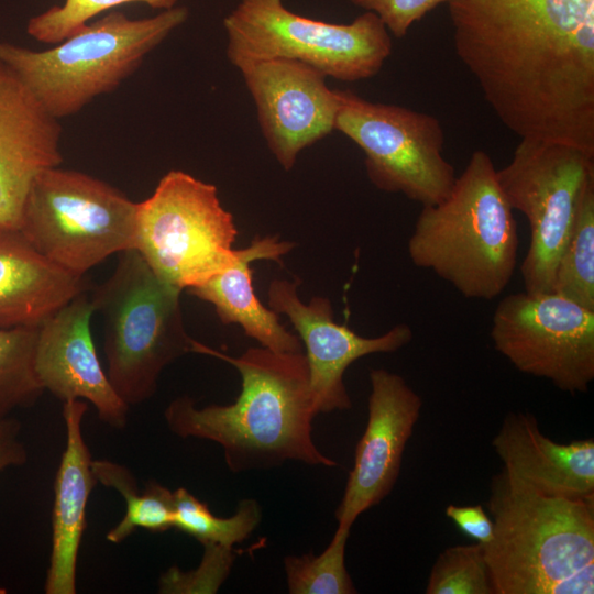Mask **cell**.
Masks as SVG:
<instances>
[{
	"mask_svg": "<svg viewBox=\"0 0 594 594\" xmlns=\"http://www.w3.org/2000/svg\"><path fill=\"white\" fill-rule=\"evenodd\" d=\"M38 327L0 328V417L32 406L44 392L34 371Z\"/></svg>",
	"mask_w": 594,
	"mask_h": 594,
	"instance_id": "d4e9b609",
	"label": "cell"
},
{
	"mask_svg": "<svg viewBox=\"0 0 594 594\" xmlns=\"http://www.w3.org/2000/svg\"><path fill=\"white\" fill-rule=\"evenodd\" d=\"M194 352L233 365L241 375V393L233 404L202 408L189 396L175 398L164 411L173 433L217 442L233 473L272 469L286 461L337 465L312 438L318 413L304 353H277L262 346L234 358L198 341Z\"/></svg>",
	"mask_w": 594,
	"mask_h": 594,
	"instance_id": "7a4b0ae2",
	"label": "cell"
},
{
	"mask_svg": "<svg viewBox=\"0 0 594 594\" xmlns=\"http://www.w3.org/2000/svg\"><path fill=\"white\" fill-rule=\"evenodd\" d=\"M490 155L474 151L449 196L422 206L408 240L414 265L432 271L462 296L491 300L517 264L518 233Z\"/></svg>",
	"mask_w": 594,
	"mask_h": 594,
	"instance_id": "277c9868",
	"label": "cell"
},
{
	"mask_svg": "<svg viewBox=\"0 0 594 594\" xmlns=\"http://www.w3.org/2000/svg\"><path fill=\"white\" fill-rule=\"evenodd\" d=\"M188 15L185 7L144 19L114 11L48 50L0 42V61L61 120L117 89Z\"/></svg>",
	"mask_w": 594,
	"mask_h": 594,
	"instance_id": "5b68a950",
	"label": "cell"
},
{
	"mask_svg": "<svg viewBox=\"0 0 594 594\" xmlns=\"http://www.w3.org/2000/svg\"><path fill=\"white\" fill-rule=\"evenodd\" d=\"M173 528L190 535L202 544L232 549L248 539L262 519V510L254 499L241 501L237 513L228 518L215 516L205 503L183 487L173 492Z\"/></svg>",
	"mask_w": 594,
	"mask_h": 594,
	"instance_id": "cb8c5ba5",
	"label": "cell"
},
{
	"mask_svg": "<svg viewBox=\"0 0 594 594\" xmlns=\"http://www.w3.org/2000/svg\"><path fill=\"white\" fill-rule=\"evenodd\" d=\"M204 546L205 557L199 568L189 573H182L176 568L169 569L160 580L161 593H200V591L208 593L207 586L205 590L204 584H200L204 583L200 580L207 579L211 580L218 587L221 585L232 564L231 548L216 544ZM208 590L210 591L209 587Z\"/></svg>",
	"mask_w": 594,
	"mask_h": 594,
	"instance_id": "f1b7e54d",
	"label": "cell"
},
{
	"mask_svg": "<svg viewBox=\"0 0 594 594\" xmlns=\"http://www.w3.org/2000/svg\"><path fill=\"white\" fill-rule=\"evenodd\" d=\"M178 0H65L63 4L33 16L28 22L26 32L36 41L57 44L69 37L90 19L99 13L125 3L141 2L153 9L168 10Z\"/></svg>",
	"mask_w": 594,
	"mask_h": 594,
	"instance_id": "83f0119b",
	"label": "cell"
},
{
	"mask_svg": "<svg viewBox=\"0 0 594 594\" xmlns=\"http://www.w3.org/2000/svg\"><path fill=\"white\" fill-rule=\"evenodd\" d=\"M21 424L11 417H0V472L7 468L21 466L28 460V452L19 439Z\"/></svg>",
	"mask_w": 594,
	"mask_h": 594,
	"instance_id": "1f68e13d",
	"label": "cell"
},
{
	"mask_svg": "<svg viewBox=\"0 0 594 594\" xmlns=\"http://www.w3.org/2000/svg\"><path fill=\"white\" fill-rule=\"evenodd\" d=\"M426 594H495L481 543L444 549L436 559Z\"/></svg>",
	"mask_w": 594,
	"mask_h": 594,
	"instance_id": "4316f807",
	"label": "cell"
},
{
	"mask_svg": "<svg viewBox=\"0 0 594 594\" xmlns=\"http://www.w3.org/2000/svg\"><path fill=\"white\" fill-rule=\"evenodd\" d=\"M552 292L594 310V180L583 193L556 267Z\"/></svg>",
	"mask_w": 594,
	"mask_h": 594,
	"instance_id": "603a6c76",
	"label": "cell"
},
{
	"mask_svg": "<svg viewBox=\"0 0 594 594\" xmlns=\"http://www.w3.org/2000/svg\"><path fill=\"white\" fill-rule=\"evenodd\" d=\"M95 314L86 293L76 296L38 327L34 371L44 391L59 400L85 399L101 421L128 422L129 405L116 393L97 355L90 330Z\"/></svg>",
	"mask_w": 594,
	"mask_h": 594,
	"instance_id": "2e32d148",
	"label": "cell"
},
{
	"mask_svg": "<svg viewBox=\"0 0 594 594\" xmlns=\"http://www.w3.org/2000/svg\"><path fill=\"white\" fill-rule=\"evenodd\" d=\"M351 528L338 526L330 543L316 556H287L284 569L290 594H355L345 568V547Z\"/></svg>",
	"mask_w": 594,
	"mask_h": 594,
	"instance_id": "484cf974",
	"label": "cell"
},
{
	"mask_svg": "<svg viewBox=\"0 0 594 594\" xmlns=\"http://www.w3.org/2000/svg\"><path fill=\"white\" fill-rule=\"evenodd\" d=\"M490 336L515 369L562 392L586 393L594 380V310L557 293L505 296Z\"/></svg>",
	"mask_w": 594,
	"mask_h": 594,
	"instance_id": "7c38bea8",
	"label": "cell"
},
{
	"mask_svg": "<svg viewBox=\"0 0 594 594\" xmlns=\"http://www.w3.org/2000/svg\"><path fill=\"white\" fill-rule=\"evenodd\" d=\"M496 176L508 205L530 229L520 267L525 292L551 293L583 193L594 180V155L563 143L520 139Z\"/></svg>",
	"mask_w": 594,
	"mask_h": 594,
	"instance_id": "30bf717a",
	"label": "cell"
},
{
	"mask_svg": "<svg viewBox=\"0 0 594 594\" xmlns=\"http://www.w3.org/2000/svg\"><path fill=\"white\" fill-rule=\"evenodd\" d=\"M453 44L520 139L594 155V0H451Z\"/></svg>",
	"mask_w": 594,
	"mask_h": 594,
	"instance_id": "6da1fadb",
	"label": "cell"
},
{
	"mask_svg": "<svg viewBox=\"0 0 594 594\" xmlns=\"http://www.w3.org/2000/svg\"><path fill=\"white\" fill-rule=\"evenodd\" d=\"M62 127L0 61V231H19L30 187L59 166Z\"/></svg>",
	"mask_w": 594,
	"mask_h": 594,
	"instance_id": "e0dca14e",
	"label": "cell"
},
{
	"mask_svg": "<svg viewBox=\"0 0 594 594\" xmlns=\"http://www.w3.org/2000/svg\"><path fill=\"white\" fill-rule=\"evenodd\" d=\"M136 206L101 179L54 166L34 178L19 232L51 262L84 276L134 248Z\"/></svg>",
	"mask_w": 594,
	"mask_h": 594,
	"instance_id": "ba28073f",
	"label": "cell"
},
{
	"mask_svg": "<svg viewBox=\"0 0 594 594\" xmlns=\"http://www.w3.org/2000/svg\"><path fill=\"white\" fill-rule=\"evenodd\" d=\"M446 516L468 537L477 543H488L494 535V524L482 505L447 506Z\"/></svg>",
	"mask_w": 594,
	"mask_h": 594,
	"instance_id": "4dcf8cb0",
	"label": "cell"
},
{
	"mask_svg": "<svg viewBox=\"0 0 594 594\" xmlns=\"http://www.w3.org/2000/svg\"><path fill=\"white\" fill-rule=\"evenodd\" d=\"M238 230L217 187L169 170L138 202L134 248L152 271L179 290L195 287L235 263Z\"/></svg>",
	"mask_w": 594,
	"mask_h": 594,
	"instance_id": "9c48e42d",
	"label": "cell"
},
{
	"mask_svg": "<svg viewBox=\"0 0 594 594\" xmlns=\"http://www.w3.org/2000/svg\"><path fill=\"white\" fill-rule=\"evenodd\" d=\"M487 507L494 535L482 546L495 594L594 593V497L539 494L503 470Z\"/></svg>",
	"mask_w": 594,
	"mask_h": 594,
	"instance_id": "3957f363",
	"label": "cell"
},
{
	"mask_svg": "<svg viewBox=\"0 0 594 594\" xmlns=\"http://www.w3.org/2000/svg\"><path fill=\"white\" fill-rule=\"evenodd\" d=\"M257 110L268 148L285 170L299 153L334 130L337 89L319 69L298 61L272 58L239 69Z\"/></svg>",
	"mask_w": 594,
	"mask_h": 594,
	"instance_id": "4fadbf2b",
	"label": "cell"
},
{
	"mask_svg": "<svg viewBox=\"0 0 594 594\" xmlns=\"http://www.w3.org/2000/svg\"><path fill=\"white\" fill-rule=\"evenodd\" d=\"M227 57L238 69L253 62L298 61L343 81L367 79L392 53L388 30L373 12L338 24L299 15L283 0H241L224 18Z\"/></svg>",
	"mask_w": 594,
	"mask_h": 594,
	"instance_id": "52a82bcc",
	"label": "cell"
},
{
	"mask_svg": "<svg viewBox=\"0 0 594 594\" xmlns=\"http://www.w3.org/2000/svg\"><path fill=\"white\" fill-rule=\"evenodd\" d=\"M85 290L84 276L51 262L19 231H0V328L38 327Z\"/></svg>",
	"mask_w": 594,
	"mask_h": 594,
	"instance_id": "ffe728a7",
	"label": "cell"
},
{
	"mask_svg": "<svg viewBox=\"0 0 594 594\" xmlns=\"http://www.w3.org/2000/svg\"><path fill=\"white\" fill-rule=\"evenodd\" d=\"M513 479L547 496L594 497V441L558 443L542 435L537 419L521 411L509 413L492 440Z\"/></svg>",
	"mask_w": 594,
	"mask_h": 594,
	"instance_id": "ac0fdd59",
	"label": "cell"
},
{
	"mask_svg": "<svg viewBox=\"0 0 594 594\" xmlns=\"http://www.w3.org/2000/svg\"><path fill=\"white\" fill-rule=\"evenodd\" d=\"M370 383L367 424L336 510L338 526L345 528H351L361 514L380 504L394 488L422 408L421 397L396 373L373 369Z\"/></svg>",
	"mask_w": 594,
	"mask_h": 594,
	"instance_id": "9a60e30c",
	"label": "cell"
},
{
	"mask_svg": "<svg viewBox=\"0 0 594 594\" xmlns=\"http://www.w3.org/2000/svg\"><path fill=\"white\" fill-rule=\"evenodd\" d=\"M334 130L365 155V169L380 190L403 194L421 206L444 200L455 172L443 156L444 133L435 116L373 102L351 90L337 89Z\"/></svg>",
	"mask_w": 594,
	"mask_h": 594,
	"instance_id": "8fae6325",
	"label": "cell"
},
{
	"mask_svg": "<svg viewBox=\"0 0 594 594\" xmlns=\"http://www.w3.org/2000/svg\"><path fill=\"white\" fill-rule=\"evenodd\" d=\"M299 282L274 279L268 288V305L288 317L306 348L310 388L318 414L346 410L352 407L343 376L356 360L374 353H393L414 338L406 323L387 332L365 338L333 319L331 302L314 297L304 304L298 296Z\"/></svg>",
	"mask_w": 594,
	"mask_h": 594,
	"instance_id": "5bb4252c",
	"label": "cell"
},
{
	"mask_svg": "<svg viewBox=\"0 0 594 594\" xmlns=\"http://www.w3.org/2000/svg\"><path fill=\"white\" fill-rule=\"evenodd\" d=\"M180 293L129 249L119 253L112 274L90 297L103 321L107 376L129 406L150 399L163 370L194 352L196 340L185 329Z\"/></svg>",
	"mask_w": 594,
	"mask_h": 594,
	"instance_id": "8992f818",
	"label": "cell"
},
{
	"mask_svg": "<svg viewBox=\"0 0 594 594\" xmlns=\"http://www.w3.org/2000/svg\"><path fill=\"white\" fill-rule=\"evenodd\" d=\"M365 11L373 12L389 33L402 38L410 26L441 3L451 0H346Z\"/></svg>",
	"mask_w": 594,
	"mask_h": 594,
	"instance_id": "f546056e",
	"label": "cell"
},
{
	"mask_svg": "<svg viewBox=\"0 0 594 594\" xmlns=\"http://www.w3.org/2000/svg\"><path fill=\"white\" fill-rule=\"evenodd\" d=\"M88 405L81 399L63 405L66 447L54 484L52 551L45 581L46 594H75L78 550L86 529V506L98 483L92 459L81 432Z\"/></svg>",
	"mask_w": 594,
	"mask_h": 594,
	"instance_id": "d6986e66",
	"label": "cell"
},
{
	"mask_svg": "<svg viewBox=\"0 0 594 594\" xmlns=\"http://www.w3.org/2000/svg\"><path fill=\"white\" fill-rule=\"evenodd\" d=\"M91 468L97 482L119 492L127 505L122 520L108 531V541L120 543L139 528L151 532H164L173 528L172 491L156 482H150L143 491H139L131 471L112 461L92 460Z\"/></svg>",
	"mask_w": 594,
	"mask_h": 594,
	"instance_id": "7402d4cb",
	"label": "cell"
},
{
	"mask_svg": "<svg viewBox=\"0 0 594 594\" xmlns=\"http://www.w3.org/2000/svg\"><path fill=\"white\" fill-rule=\"evenodd\" d=\"M294 246V243L279 241L277 237H256L235 263L187 290L211 304L222 323L239 324L263 348L277 353H302L299 337L288 332L279 322L277 312L258 300L250 267V263L256 260L280 263Z\"/></svg>",
	"mask_w": 594,
	"mask_h": 594,
	"instance_id": "44dd1931",
	"label": "cell"
}]
</instances>
